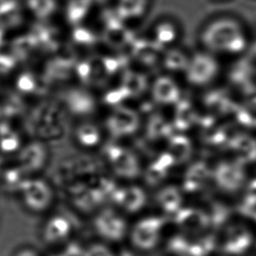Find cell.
<instances>
[{"instance_id": "cell-1", "label": "cell", "mask_w": 256, "mask_h": 256, "mask_svg": "<svg viewBox=\"0 0 256 256\" xmlns=\"http://www.w3.org/2000/svg\"><path fill=\"white\" fill-rule=\"evenodd\" d=\"M218 184L222 188L232 190L238 188L243 181V172L236 164H224L216 171Z\"/></svg>"}, {"instance_id": "cell-2", "label": "cell", "mask_w": 256, "mask_h": 256, "mask_svg": "<svg viewBox=\"0 0 256 256\" xmlns=\"http://www.w3.org/2000/svg\"><path fill=\"white\" fill-rule=\"evenodd\" d=\"M178 223L185 231L198 232L206 228L208 220L200 210L186 209L178 214Z\"/></svg>"}, {"instance_id": "cell-3", "label": "cell", "mask_w": 256, "mask_h": 256, "mask_svg": "<svg viewBox=\"0 0 256 256\" xmlns=\"http://www.w3.org/2000/svg\"><path fill=\"white\" fill-rule=\"evenodd\" d=\"M160 228L162 222L158 220H151L142 223L136 234L137 242L144 248L153 246L159 238Z\"/></svg>"}, {"instance_id": "cell-4", "label": "cell", "mask_w": 256, "mask_h": 256, "mask_svg": "<svg viewBox=\"0 0 256 256\" xmlns=\"http://www.w3.org/2000/svg\"><path fill=\"white\" fill-rule=\"evenodd\" d=\"M190 153L192 150L188 140L184 138H176L170 143L168 154L174 162H182L188 159Z\"/></svg>"}, {"instance_id": "cell-5", "label": "cell", "mask_w": 256, "mask_h": 256, "mask_svg": "<svg viewBox=\"0 0 256 256\" xmlns=\"http://www.w3.org/2000/svg\"><path fill=\"white\" fill-rule=\"evenodd\" d=\"M160 206L168 212H174L181 206L182 196L178 188L167 187L160 192L159 196Z\"/></svg>"}, {"instance_id": "cell-6", "label": "cell", "mask_w": 256, "mask_h": 256, "mask_svg": "<svg viewBox=\"0 0 256 256\" xmlns=\"http://www.w3.org/2000/svg\"><path fill=\"white\" fill-rule=\"evenodd\" d=\"M249 235L245 229L235 228L228 235L226 248L231 252H240L249 244Z\"/></svg>"}, {"instance_id": "cell-7", "label": "cell", "mask_w": 256, "mask_h": 256, "mask_svg": "<svg viewBox=\"0 0 256 256\" xmlns=\"http://www.w3.org/2000/svg\"><path fill=\"white\" fill-rule=\"evenodd\" d=\"M208 171L204 164H196L187 173L186 184L188 188L196 190L206 180Z\"/></svg>"}, {"instance_id": "cell-8", "label": "cell", "mask_w": 256, "mask_h": 256, "mask_svg": "<svg viewBox=\"0 0 256 256\" xmlns=\"http://www.w3.org/2000/svg\"><path fill=\"white\" fill-rule=\"evenodd\" d=\"M236 154L243 162H252L256 158V144L251 140H242L236 146Z\"/></svg>"}, {"instance_id": "cell-9", "label": "cell", "mask_w": 256, "mask_h": 256, "mask_svg": "<svg viewBox=\"0 0 256 256\" xmlns=\"http://www.w3.org/2000/svg\"><path fill=\"white\" fill-rule=\"evenodd\" d=\"M245 209L249 215H251L252 217L256 218V200H248Z\"/></svg>"}, {"instance_id": "cell-10", "label": "cell", "mask_w": 256, "mask_h": 256, "mask_svg": "<svg viewBox=\"0 0 256 256\" xmlns=\"http://www.w3.org/2000/svg\"><path fill=\"white\" fill-rule=\"evenodd\" d=\"M248 192V200H256V181L251 184Z\"/></svg>"}]
</instances>
